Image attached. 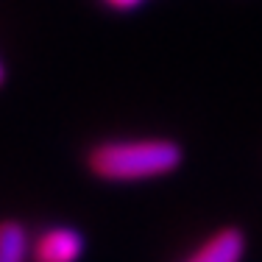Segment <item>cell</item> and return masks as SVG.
<instances>
[{
	"label": "cell",
	"mask_w": 262,
	"mask_h": 262,
	"mask_svg": "<svg viewBox=\"0 0 262 262\" xmlns=\"http://www.w3.org/2000/svg\"><path fill=\"white\" fill-rule=\"evenodd\" d=\"M243 254H246V234L237 226H223L182 262H240Z\"/></svg>",
	"instance_id": "3957f363"
},
{
	"label": "cell",
	"mask_w": 262,
	"mask_h": 262,
	"mask_svg": "<svg viewBox=\"0 0 262 262\" xmlns=\"http://www.w3.org/2000/svg\"><path fill=\"white\" fill-rule=\"evenodd\" d=\"M109 9H117V11H128V9H137L142 0H103Z\"/></svg>",
	"instance_id": "5b68a950"
},
{
	"label": "cell",
	"mask_w": 262,
	"mask_h": 262,
	"mask_svg": "<svg viewBox=\"0 0 262 262\" xmlns=\"http://www.w3.org/2000/svg\"><path fill=\"white\" fill-rule=\"evenodd\" d=\"M182 148L173 140H106L86 157L92 176L103 182H148L173 173L182 165Z\"/></svg>",
	"instance_id": "6da1fadb"
},
{
	"label": "cell",
	"mask_w": 262,
	"mask_h": 262,
	"mask_svg": "<svg viewBox=\"0 0 262 262\" xmlns=\"http://www.w3.org/2000/svg\"><path fill=\"white\" fill-rule=\"evenodd\" d=\"M6 81V70H3V61H0V84Z\"/></svg>",
	"instance_id": "8992f818"
},
{
	"label": "cell",
	"mask_w": 262,
	"mask_h": 262,
	"mask_svg": "<svg viewBox=\"0 0 262 262\" xmlns=\"http://www.w3.org/2000/svg\"><path fill=\"white\" fill-rule=\"evenodd\" d=\"M84 254V234L73 226H48L31 243V262H78Z\"/></svg>",
	"instance_id": "7a4b0ae2"
},
{
	"label": "cell",
	"mask_w": 262,
	"mask_h": 262,
	"mask_svg": "<svg viewBox=\"0 0 262 262\" xmlns=\"http://www.w3.org/2000/svg\"><path fill=\"white\" fill-rule=\"evenodd\" d=\"M31 234L20 221H0V262H28Z\"/></svg>",
	"instance_id": "277c9868"
}]
</instances>
